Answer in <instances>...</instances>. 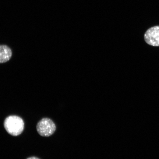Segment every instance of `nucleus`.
<instances>
[{
  "label": "nucleus",
  "mask_w": 159,
  "mask_h": 159,
  "mask_svg": "<svg viewBox=\"0 0 159 159\" xmlns=\"http://www.w3.org/2000/svg\"><path fill=\"white\" fill-rule=\"evenodd\" d=\"M4 126L9 134L16 136L23 132L25 124L20 117L16 115H11L5 119Z\"/></svg>",
  "instance_id": "f257e3e1"
},
{
  "label": "nucleus",
  "mask_w": 159,
  "mask_h": 159,
  "mask_svg": "<svg viewBox=\"0 0 159 159\" xmlns=\"http://www.w3.org/2000/svg\"><path fill=\"white\" fill-rule=\"evenodd\" d=\"M37 130L41 136L48 137L54 134L56 126L51 119L43 118L38 123L36 126Z\"/></svg>",
  "instance_id": "f03ea898"
},
{
  "label": "nucleus",
  "mask_w": 159,
  "mask_h": 159,
  "mask_svg": "<svg viewBox=\"0 0 159 159\" xmlns=\"http://www.w3.org/2000/svg\"><path fill=\"white\" fill-rule=\"evenodd\" d=\"M144 37L148 44L153 46H159V26L148 29L145 33Z\"/></svg>",
  "instance_id": "7ed1b4c3"
},
{
  "label": "nucleus",
  "mask_w": 159,
  "mask_h": 159,
  "mask_svg": "<svg viewBox=\"0 0 159 159\" xmlns=\"http://www.w3.org/2000/svg\"><path fill=\"white\" fill-rule=\"evenodd\" d=\"M12 51L6 45H0V63H5L11 58Z\"/></svg>",
  "instance_id": "20e7f679"
},
{
  "label": "nucleus",
  "mask_w": 159,
  "mask_h": 159,
  "mask_svg": "<svg viewBox=\"0 0 159 159\" xmlns=\"http://www.w3.org/2000/svg\"><path fill=\"white\" fill-rule=\"evenodd\" d=\"M27 159H40L39 158L37 157H30L28 158H27Z\"/></svg>",
  "instance_id": "39448f33"
}]
</instances>
